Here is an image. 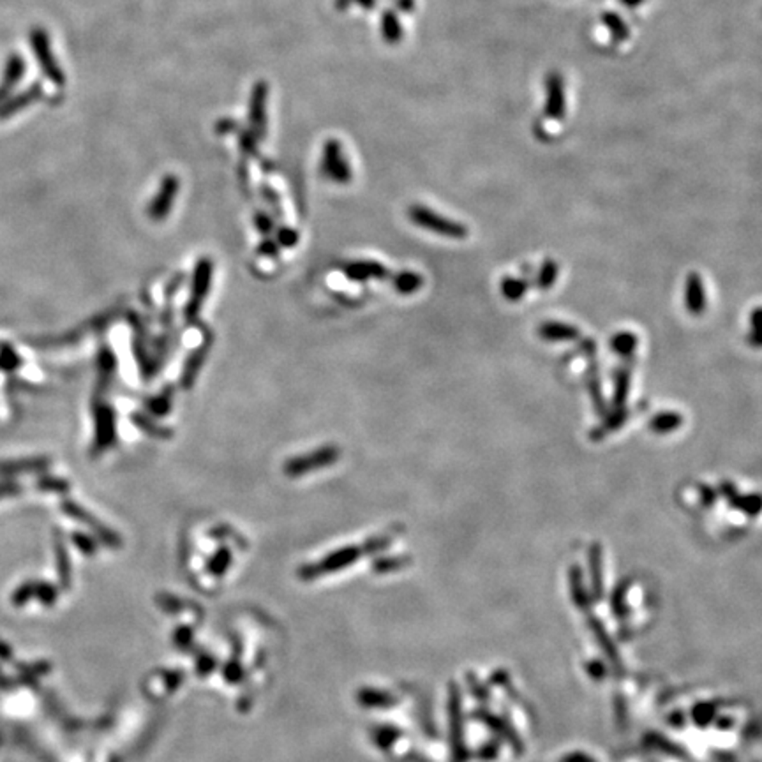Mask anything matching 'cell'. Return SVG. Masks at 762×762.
<instances>
[{
	"label": "cell",
	"instance_id": "cell-1",
	"mask_svg": "<svg viewBox=\"0 0 762 762\" xmlns=\"http://www.w3.org/2000/svg\"><path fill=\"white\" fill-rule=\"evenodd\" d=\"M339 459L341 448L334 447V445H325V447L316 448V450L309 452V454L288 459V461L284 462V473H286L288 476L307 475V473L318 471V469L329 468V466L336 464Z\"/></svg>",
	"mask_w": 762,
	"mask_h": 762
},
{
	"label": "cell",
	"instance_id": "cell-2",
	"mask_svg": "<svg viewBox=\"0 0 762 762\" xmlns=\"http://www.w3.org/2000/svg\"><path fill=\"white\" fill-rule=\"evenodd\" d=\"M409 219L420 228L429 229V231L438 233L441 236H448V239H464V236H468V228L462 226L461 222L450 221V219L443 217V215L436 214V212L422 207V205H415V207L409 208Z\"/></svg>",
	"mask_w": 762,
	"mask_h": 762
},
{
	"label": "cell",
	"instance_id": "cell-3",
	"mask_svg": "<svg viewBox=\"0 0 762 762\" xmlns=\"http://www.w3.org/2000/svg\"><path fill=\"white\" fill-rule=\"evenodd\" d=\"M212 272H214V269H212L210 260L203 258L196 263L193 283H191L189 300H187L186 311H184V316H186L187 323H191V325H193L198 319V316H200L205 298H207L208 291H210Z\"/></svg>",
	"mask_w": 762,
	"mask_h": 762
},
{
	"label": "cell",
	"instance_id": "cell-4",
	"mask_svg": "<svg viewBox=\"0 0 762 762\" xmlns=\"http://www.w3.org/2000/svg\"><path fill=\"white\" fill-rule=\"evenodd\" d=\"M30 44H32L34 55H36L37 62H39L41 69H43L44 76H46L50 82H53L55 85H64L65 78L64 72H62L61 65L55 61L53 51H51L50 39H48V34L44 32L41 27H34L30 30Z\"/></svg>",
	"mask_w": 762,
	"mask_h": 762
},
{
	"label": "cell",
	"instance_id": "cell-5",
	"mask_svg": "<svg viewBox=\"0 0 762 762\" xmlns=\"http://www.w3.org/2000/svg\"><path fill=\"white\" fill-rule=\"evenodd\" d=\"M566 99L565 85L559 72H549L545 80V115L552 120H561L565 117Z\"/></svg>",
	"mask_w": 762,
	"mask_h": 762
},
{
	"label": "cell",
	"instance_id": "cell-6",
	"mask_svg": "<svg viewBox=\"0 0 762 762\" xmlns=\"http://www.w3.org/2000/svg\"><path fill=\"white\" fill-rule=\"evenodd\" d=\"M177 191H179V180L173 175L166 177L161 184V189H159L158 196L154 198V201L148 207V215H151L154 221H161L172 210V205L175 201Z\"/></svg>",
	"mask_w": 762,
	"mask_h": 762
},
{
	"label": "cell",
	"instance_id": "cell-7",
	"mask_svg": "<svg viewBox=\"0 0 762 762\" xmlns=\"http://www.w3.org/2000/svg\"><path fill=\"white\" fill-rule=\"evenodd\" d=\"M348 279L369 281V279H385L388 277L387 267L376 262H350L341 269Z\"/></svg>",
	"mask_w": 762,
	"mask_h": 762
},
{
	"label": "cell",
	"instance_id": "cell-8",
	"mask_svg": "<svg viewBox=\"0 0 762 762\" xmlns=\"http://www.w3.org/2000/svg\"><path fill=\"white\" fill-rule=\"evenodd\" d=\"M96 450H104L115 441V415L108 406H99L96 409Z\"/></svg>",
	"mask_w": 762,
	"mask_h": 762
},
{
	"label": "cell",
	"instance_id": "cell-9",
	"mask_svg": "<svg viewBox=\"0 0 762 762\" xmlns=\"http://www.w3.org/2000/svg\"><path fill=\"white\" fill-rule=\"evenodd\" d=\"M39 97H41V87L34 85V87H30L29 90H23V92L18 94V96L4 99L2 103H0V120L13 117V115L18 113L20 110L27 108L29 104H32L34 101H37Z\"/></svg>",
	"mask_w": 762,
	"mask_h": 762
},
{
	"label": "cell",
	"instance_id": "cell-10",
	"mask_svg": "<svg viewBox=\"0 0 762 762\" xmlns=\"http://www.w3.org/2000/svg\"><path fill=\"white\" fill-rule=\"evenodd\" d=\"M208 346H210V339L205 341V343L201 344L200 348H196V350L191 353V357L187 358L186 365H184L182 378H180L184 388H191L194 385V381H196V376L200 374V369L201 365H203L205 357H207Z\"/></svg>",
	"mask_w": 762,
	"mask_h": 762
},
{
	"label": "cell",
	"instance_id": "cell-11",
	"mask_svg": "<svg viewBox=\"0 0 762 762\" xmlns=\"http://www.w3.org/2000/svg\"><path fill=\"white\" fill-rule=\"evenodd\" d=\"M326 175L332 180H339V182H346L350 179V168H348L346 161H344L343 154H341V147H337L336 144H330L326 147Z\"/></svg>",
	"mask_w": 762,
	"mask_h": 762
},
{
	"label": "cell",
	"instance_id": "cell-12",
	"mask_svg": "<svg viewBox=\"0 0 762 762\" xmlns=\"http://www.w3.org/2000/svg\"><path fill=\"white\" fill-rule=\"evenodd\" d=\"M23 72H25V62H23V58L20 57V55H11L8 64H6L4 78H2V83H0V96L6 99V96L18 85Z\"/></svg>",
	"mask_w": 762,
	"mask_h": 762
},
{
	"label": "cell",
	"instance_id": "cell-13",
	"mask_svg": "<svg viewBox=\"0 0 762 762\" xmlns=\"http://www.w3.org/2000/svg\"><path fill=\"white\" fill-rule=\"evenodd\" d=\"M687 307L692 315L699 316L702 315L706 305V297H704V288H702V281L697 274H690L687 279Z\"/></svg>",
	"mask_w": 762,
	"mask_h": 762
},
{
	"label": "cell",
	"instance_id": "cell-14",
	"mask_svg": "<svg viewBox=\"0 0 762 762\" xmlns=\"http://www.w3.org/2000/svg\"><path fill=\"white\" fill-rule=\"evenodd\" d=\"M538 334L545 341H570L579 336V330L563 323H544Z\"/></svg>",
	"mask_w": 762,
	"mask_h": 762
},
{
	"label": "cell",
	"instance_id": "cell-15",
	"mask_svg": "<svg viewBox=\"0 0 762 762\" xmlns=\"http://www.w3.org/2000/svg\"><path fill=\"white\" fill-rule=\"evenodd\" d=\"M602 23L607 27L614 41L623 43L625 39H628L630 29H628V25H626L625 20H623L618 13H612V11L604 13V15H602Z\"/></svg>",
	"mask_w": 762,
	"mask_h": 762
},
{
	"label": "cell",
	"instance_id": "cell-16",
	"mask_svg": "<svg viewBox=\"0 0 762 762\" xmlns=\"http://www.w3.org/2000/svg\"><path fill=\"white\" fill-rule=\"evenodd\" d=\"M422 284L424 279L415 272H399L398 276L394 277V288L402 295L415 293V291H419L420 288H422Z\"/></svg>",
	"mask_w": 762,
	"mask_h": 762
},
{
	"label": "cell",
	"instance_id": "cell-17",
	"mask_svg": "<svg viewBox=\"0 0 762 762\" xmlns=\"http://www.w3.org/2000/svg\"><path fill=\"white\" fill-rule=\"evenodd\" d=\"M48 464L46 459H22V461H11L0 464V473H20V471H36V469H43Z\"/></svg>",
	"mask_w": 762,
	"mask_h": 762
},
{
	"label": "cell",
	"instance_id": "cell-18",
	"mask_svg": "<svg viewBox=\"0 0 762 762\" xmlns=\"http://www.w3.org/2000/svg\"><path fill=\"white\" fill-rule=\"evenodd\" d=\"M681 422H683V419H681V415H678V413H662V415L653 419L652 429L659 434L671 433V431L678 429V427L681 426Z\"/></svg>",
	"mask_w": 762,
	"mask_h": 762
},
{
	"label": "cell",
	"instance_id": "cell-19",
	"mask_svg": "<svg viewBox=\"0 0 762 762\" xmlns=\"http://www.w3.org/2000/svg\"><path fill=\"white\" fill-rule=\"evenodd\" d=\"M147 408L155 415H166L172 409V390H165L154 399H148Z\"/></svg>",
	"mask_w": 762,
	"mask_h": 762
},
{
	"label": "cell",
	"instance_id": "cell-20",
	"mask_svg": "<svg viewBox=\"0 0 762 762\" xmlns=\"http://www.w3.org/2000/svg\"><path fill=\"white\" fill-rule=\"evenodd\" d=\"M612 348H614L619 355H630L637 348V337L628 332L618 334V336L612 339Z\"/></svg>",
	"mask_w": 762,
	"mask_h": 762
},
{
	"label": "cell",
	"instance_id": "cell-21",
	"mask_svg": "<svg viewBox=\"0 0 762 762\" xmlns=\"http://www.w3.org/2000/svg\"><path fill=\"white\" fill-rule=\"evenodd\" d=\"M501 290H503V295L508 300H519L526 293V283L519 279H504L503 284H501Z\"/></svg>",
	"mask_w": 762,
	"mask_h": 762
},
{
	"label": "cell",
	"instance_id": "cell-22",
	"mask_svg": "<svg viewBox=\"0 0 762 762\" xmlns=\"http://www.w3.org/2000/svg\"><path fill=\"white\" fill-rule=\"evenodd\" d=\"M133 422L136 424V426L140 427L141 431H145L147 434H151V436H155V438L172 436V433H170V431L163 429V427H158L155 424H152L151 420H148L147 417H144V415H133Z\"/></svg>",
	"mask_w": 762,
	"mask_h": 762
},
{
	"label": "cell",
	"instance_id": "cell-23",
	"mask_svg": "<svg viewBox=\"0 0 762 762\" xmlns=\"http://www.w3.org/2000/svg\"><path fill=\"white\" fill-rule=\"evenodd\" d=\"M556 277H558V265L554 262H547L540 270V277H538V286L542 290H547L554 284Z\"/></svg>",
	"mask_w": 762,
	"mask_h": 762
},
{
	"label": "cell",
	"instance_id": "cell-24",
	"mask_svg": "<svg viewBox=\"0 0 762 762\" xmlns=\"http://www.w3.org/2000/svg\"><path fill=\"white\" fill-rule=\"evenodd\" d=\"M39 487L41 489H50V490H68L69 483L64 482V480L50 478V482H41Z\"/></svg>",
	"mask_w": 762,
	"mask_h": 762
},
{
	"label": "cell",
	"instance_id": "cell-25",
	"mask_svg": "<svg viewBox=\"0 0 762 762\" xmlns=\"http://www.w3.org/2000/svg\"><path fill=\"white\" fill-rule=\"evenodd\" d=\"M20 493V485L15 482H2L0 483V497L11 496V494Z\"/></svg>",
	"mask_w": 762,
	"mask_h": 762
},
{
	"label": "cell",
	"instance_id": "cell-26",
	"mask_svg": "<svg viewBox=\"0 0 762 762\" xmlns=\"http://www.w3.org/2000/svg\"><path fill=\"white\" fill-rule=\"evenodd\" d=\"M279 239H281L279 242L283 243V246H288V247H290V246H295V243H297L298 235H297V233L288 231V229H284V231L279 235Z\"/></svg>",
	"mask_w": 762,
	"mask_h": 762
},
{
	"label": "cell",
	"instance_id": "cell-27",
	"mask_svg": "<svg viewBox=\"0 0 762 762\" xmlns=\"http://www.w3.org/2000/svg\"><path fill=\"white\" fill-rule=\"evenodd\" d=\"M621 388H618V392H616V402H623L626 398V388H628V376L623 374L621 378Z\"/></svg>",
	"mask_w": 762,
	"mask_h": 762
},
{
	"label": "cell",
	"instance_id": "cell-28",
	"mask_svg": "<svg viewBox=\"0 0 762 762\" xmlns=\"http://www.w3.org/2000/svg\"><path fill=\"white\" fill-rule=\"evenodd\" d=\"M751 325H754V330H762V307L751 312Z\"/></svg>",
	"mask_w": 762,
	"mask_h": 762
},
{
	"label": "cell",
	"instance_id": "cell-29",
	"mask_svg": "<svg viewBox=\"0 0 762 762\" xmlns=\"http://www.w3.org/2000/svg\"><path fill=\"white\" fill-rule=\"evenodd\" d=\"M748 343L754 348H762V330H754L748 337Z\"/></svg>",
	"mask_w": 762,
	"mask_h": 762
},
{
	"label": "cell",
	"instance_id": "cell-30",
	"mask_svg": "<svg viewBox=\"0 0 762 762\" xmlns=\"http://www.w3.org/2000/svg\"><path fill=\"white\" fill-rule=\"evenodd\" d=\"M618 2L621 6H625V8H628V9H635V8H639L641 4H644V0H618Z\"/></svg>",
	"mask_w": 762,
	"mask_h": 762
},
{
	"label": "cell",
	"instance_id": "cell-31",
	"mask_svg": "<svg viewBox=\"0 0 762 762\" xmlns=\"http://www.w3.org/2000/svg\"><path fill=\"white\" fill-rule=\"evenodd\" d=\"M2 101H4V97H2V96H0V103H2Z\"/></svg>",
	"mask_w": 762,
	"mask_h": 762
}]
</instances>
